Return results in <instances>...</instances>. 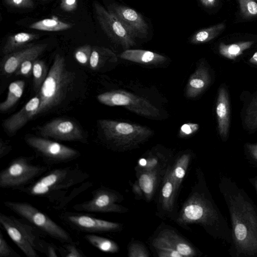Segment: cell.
I'll return each mask as SVG.
<instances>
[{
	"mask_svg": "<svg viewBox=\"0 0 257 257\" xmlns=\"http://www.w3.org/2000/svg\"><path fill=\"white\" fill-rule=\"evenodd\" d=\"M219 189L230 219L232 257H257V206L231 177H220Z\"/></svg>",
	"mask_w": 257,
	"mask_h": 257,
	"instance_id": "cell-1",
	"label": "cell"
},
{
	"mask_svg": "<svg viewBox=\"0 0 257 257\" xmlns=\"http://www.w3.org/2000/svg\"><path fill=\"white\" fill-rule=\"evenodd\" d=\"M182 215L185 220L202 225L213 238L230 244L231 242L230 227L213 200L204 181L193 200L184 206Z\"/></svg>",
	"mask_w": 257,
	"mask_h": 257,
	"instance_id": "cell-2",
	"label": "cell"
},
{
	"mask_svg": "<svg viewBox=\"0 0 257 257\" xmlns=\"http://www.w3.org/2000/svg\"><path fill=\"white\" fill-rule=\"evenodd\" d=\"M88 178L89 175L76 166L57 168L19 190L30 196L44 197L54 206L63 200L72 187Z\"/></svg>",
	"mask_w": 257,
	"mask_h": 257,
	"instance_id": "cell-3",
	"label": "cell"
},
{
	"mask_svg": "<svg viewBox=\"0 0 257 257\" xmlns=\"http://www.w3.org/2000/svg\"><path fill=\"white\" fill-rule=\"evenodd\" d=\"M74 80V74L66 68L64 57L56 54L47 76L37 95L40 105L35 117L59 104L66 97Z\"/></svg>",
	"mask_w": 257,
	"mask_h": 257,
	"instance_id": "cell-4",
	"label": "cell"
},
{
	"mask_svg": "<svg viewBox=\"0 0 257 257\" xmlns=\"http://www.w3.org/2000/svg\"><path fill=\"white\" fill-rule=\"evenodd\" d=\"M34 158L33 156H21L12 160L0 172V187L20 190L48 170L47 165L33 164Z\"/></svg>",
	"mask_w": 257,
	"mask_h": 257,
	"instance_id": "cell-5",
	"label": "cell"
},
{
	"mask_svg": "<svg viewBox=\"0 0 257 257\" xmlns=\"http://www.w3.org/2000/svg\"><path fill=\"white\" fill-rule=\"evenodd\" d=\"M4 204L9 209L35 226L45 235L63 243L74 242L69 232L30 203L9 200L5 201Z\"/></svg>",
	"mask_w": 257,
	"mask_h": 257,
	"instance_id": "cell-6",
	"label": "cell"
},
{
	"mask_svg": "<svg viewBox=\"0 0 257 257\" xmlns=\"http://www.w3.org/2000/svg\"><path fill=\"white\" fill-rule=\"evenodd\" d=\"M98 123L106 140L117 146L134 145L152 134L148 127L136 124L105 119Z\"/></svg>",
	"mask_w": 257,
	"mask_h": 257,
	"instance_id": "cell-7",
	"label": "cell"
},
{
	"mask_svg": "<svg viewBox=\"0 0 257 257\" xmlns=\"http://www.w3.org/2000/svg\"><path fill=\"white\" fill-rule=\"evenodd\" d=\"M25 142L47 166L67 163L80 156L78 151L46 138L29 136Z\"/></svg>",
	"mask_w": 257,
	"mask_h": 257,
	"instance_id": "cell-8",
	"label": "cell"
},
{
	"mask_svg": "<svg viewBox=\"0 0 257 257\" xmlns=\"http://www.w3.org/2000/svg\"><path fill=\"white\" fill-rule=\"evenodd\" d=\"M97 100L109 106H122L143 116L155 118L160 115V111L149 101L123 90H114L99 94Z\"/></svg>",
	"mask_w": 257,
	"mask_h": 257,
	"instance_id": "cell-9",
	"label": "cell"
},
{
	"mask_svg": "<svg viewBox=\"0 0 257 257\" xmlns=\"http://www.w3.org/2000/svg\"><path fill=\"white\" fill-rule=\"evenodd\" d=\"M93 6L99 25L112 41L126 50L136 45L135 38L115 15L97 2L94 3Z\"/></svg>",
	"mask_w": 257,
	"mask_h": 257,
	"instance_id": "cell-10",
	"label": "cell"
},
{
	"mask_svg": "<svg viewBox=\"0 0 257 257\" xmlns=\"http://www.w3.org/2000/svg\"><path fill=\"white\" fill-rule=\"evenodd\" d=\"M59 218L73 229L90 234L113 232L120 228L117 223L79 213L63 212L60 214Z\"/></svg>",
	"mask_w": 257,
	"mask_h": 257,
	"instance_id": "cell-11",
	"label": "cell"
},
{
	"mask_svg": "<svg viewBox=\"0 0 257 257\" xmlns=\"http://www.w3.org/2000/svg\"><path fill=\"white\" fill-rule=\"evenodd\" d=\"M92 197L88 200L75 204L74 210L79 212L106 213L118 212L120 207L116 203L118 196L114 191L101 187L94 190Z\"/></svg>",
	"mask_w": 257,
	"mask_h": 257,
	"instance_id": "cell-12",
	"label": "cell"
},
{
	"mask_svg": "<svg viewBox=\"0 0 257 257\" xmlns=\"http://www.w3.org/2000/svg\"><path fill=\"white\" fill-rule=\"evenodd\" d=\"M42 137L50 138L57 140L83 141L82 130L74 121L66 118L53 119L38 127Z\"/></svg>",
	"mask_w": 257,
	"mask_h": 257,
	"instance_id": "cell-13",
	"label": "cell"
},
{
	"mask_svg": "<svg viewBox=\"0 0 257 257\" xmlns=\"http://www.w3.org/2000/svg\"><path fill=\"white\" fill-rule=\"evenodd\" d=\"M107 10L116 17L133 37H147L149 27L139 13L131 8L116 4H110Z\"/></svg>",
	"mask_w": 257,
	"mask_h": 257,
	"instance_id": "cell-14",
	"label": "cell"
},
{
	"mask_svg": "<svg viewBox=\"0 0 257 257\" xmlns=\"http://www.w3.org/2000/svg\"><path fill=\"white\" fill-rule=\"evenodd\" d=\"M47 44H39L7 54L2 63L4 75L15 73L21 64L30 58L37 59L46 49Z\"/></svg>",
	"mask_w": 257,
	"mask_h": 257,
	"instance_id": "cell-15",
	"label": "cell"
},
{
	"mask_svg": "<svg viewBox=\"0 0 257 257\" xmlns=\"http://www.w3.org/2000/svg\"><path fill=\"white\" fill-rule=\"evenodd\" d=\"M40 101L39 97L36 95L18 112L6 119L3 123V126L7 133L12 135L15 134L28 121L34 117L39 106Z\"/></svg>",
	"mask_w": 257,
	"mask_h": 257,
	"instance_id": "cell-16",
	"label": "cell"
},
{
	"mask_svg": "<svg viewBox=\"0 0 257 257\" xmlns=\"http://www.w3.org/2000/svg\"><path fill=\"white\" fill-rule=\"evenodd\" d=\"M0 224L11 239L27 256H39L37 250L33 247L24 233L14 221L12 216L1 213Z\"/></svg>",
	"mask_w": 257,
	"mask_h": 257,
	"instance_id": "cell-17",
	"label": "cell"
},
{
	"mask_svg": "<svg viewBox=\"0 0 257 257\" xmlns=\"http://www.w3.org/2000/svg\"><path fill=\"white\" fill-rule=\"evenodd\" d=\"M228 93L225 88L218 90L216 105L218 130L220 136L225 141L228 136L230 124V104Z\"/></svg>",
	"mask_w": 257,
	"mask_h": 257,
	"instance_id": "cell-18",
	"label": "cell"
},
{
	"mask_svg": "<svg viewBox=\"0 0 257 257\" xmlns=\"http://www.w3.org/2000/svg\"><path fill=\"white\" fill-rule=\"evenodd\" d=\"M12 219L33 247L37 251L46 254L47 250L50 242L45 240L42 237L43 233L40 230L25 219L17 218L12 216Z\"/></svg>",
	"mask_w": 257,
	"mask_h": 257,
	"instance_id": "cell-19",
	"label": "cell"
},
{
	"mask_svg": "<svg viewBox=\"0 0 257 257\" xmlns=\"http://www.w3.org/2000/svg\"><path fill=\"white\" fill-rule=\"evenodd\" d=\"M210 82L208 69L204 65H200L189 79L186 89V96L190 98L197 96L207 87Z\"/></svg>",
	"mask_w": 257,
	"mask_h": 257,
	"instance_id": "cell-20",
	"label": "cell"
},
{
	"mask_svg": "<svg viewBox=\"0 0 257 257\" xmlns=\"http://www.w3.org/2000/svg\"><path fill=\"white\" fill-rule=\"evenodd\" d=\"M120 57L136 63L149 64L162 63L166 60L160 54L140 49H126L120 54Z\"/></svg>",
	"mask_w": 257,
	"mask_h": 257,
	"instance_id": "cell-21",
	"label": "cell"
},
{
	"mask_svg": "<svg viewBox=\"0 0 257 257\" xmlns=\"http://www.w3.org/2000/svg\"><path fill=\"white\" fill-rule=\"evenodd\" d=\"M40 36L37 34L20 32L10 36L3 48V53L7 55L25 47L29 43L38 39Z\"/></svg>",
	"mask_w": 257,
	"mask_h": 257,
	"instance_id": "cell-22",
	"label": "cell"
},
{
	"mask_svg": "<svg viewBox=\"0 0 257 257\" xmlns=\"http://www.w3.org/2000/svg\"><path fill=\"white\" fill-rule=\"evenodd\" d=\"M25 82L18 80L12 82L9 86L6 99L0 104V110L5 112L12 108L22 97L25 88Z\"/></svg>",
	"mask_w": 257,
	"mask_h": 257,
	"instance_id": "cell-23",
	"label": "cell"
},
{
	"mask_svg": "<svg viewBox=\"0 0 257 257\" xmlns=\"http://www.w3.org/2000/svg\"><path fill=\"white\" fill-rule=\"evenodd\" d=\"M225 28V24L220 23L201 29L193 35L190 42L194 44L204 43L217 37Z\"/></svg>",
	"mask_w": 257,
	"mask_h": 257,
	"instance_id": "cell-24",
	"label": "cell"
},
{
	"mask_svg": "<svg viewBox=\"0 0 257 257\" xmlns=\"http://www.w3.org/2000/svg\"><path fill=\"white\" fill-rule=\"evenodd\" d=\"M253 41H242L231 44L220 43L219 52L221 55L229 59H235L243 52L249 49L253 44Z\"/></svg>",
	"mask_w": 257,
	"mask_h": 257,
	"instance_id": "cell-25",
	"label": "cell"
},
{
	"mask_svg": "<svg viewBox=\"0 0 257 257\" xmlns=\"http://www.w3.org/2000/svg\"><path fill=\"white\" fill-rule=\"evenodd\" d=\"M72 26L57 19H45L31 24L29 28L40 31L58 32L71 28Z\"/></svg>",
	"mask_w": 257,
	"mask_h": 257,
	"instance_id": "cell-26",
	"label": "cell"
},
{
	"mask_svg": "<svg viewBox=\"0 0 257 257\" xmlns=\"http://www.w3.org/2000/svg\"><path fill=\"white\" fill-rule=\"evenodd\" d=\"M84 238L90 244L105 252L114 253L118 250V247L113 241L94 234H86Z\"/></svg>",
	"mask_w": 257,
	"mask_h": 257,
	"instance_id": "cell-27",
	"label": "cell"
},
{
	"mask_svg": "<svg viewBox=\"0 0 257 257\" xmlns=\"http://www.w3.org/2000/svg\"><path fill=\"white\" fill-rule=\"evenodd\" d=\"M156 175L154 171H145L139 178V186L145 194L150 198L153 194L156 185Z\"/></svg>",
	"mask_w": 257,
	"mask_h": 257,
	"instance_id": "cell-28",
	"label": "cell"
},
{
	"mask_svg": "<svg viewBox=\"0 0 257 257\" xmlns=\"http://www.w3.org/2000/svg\"><path fill=\"white\" fill-rule=\"evenodd\" d=\"M115 58V54L110 50L104 47L94 46L92 47L89 64L92 69L95 70L99 67L102 61Z\"/></svg>",
	"mask_w": 257,
	"mask_h": 257,
	"instance_id": "cell-29",
	"label": "cell"
},
{
	"mask_svg": "<svg viewBox=\"0 0 257 257\" xmlns=\"http://www.w3.org/2000/svg\"><path fill=\"white\" fill-rule=\"evenodd\" d=\"M48 73L47 66L45 62L42 60L36 59L33 64L32 74L34 88L37 93L45 80Z\"/></svg>",
	"mask_w": 257,
	"mask_h": 257,
	"instance_id": "cell-30",
	"label": "cell"
},
{
	"mask_svg": "<svg viewBox=\"0 0 257 257\" xmlns=\"http://www.w3.org/2000/svg\"><path fill=\"white\" fill-rule=\"evenodd\" d=\"M189 159V155H182L176 162L173 169L170 172L177 190L185 175Z\"/></svg>",
	"mask_w": 257,
	"mask_h": 257,
	"instance_id": "cell-31",
	"label": "cell"
},
{
	"mask_svg": "<svg viewBox=\"0 0 257 257\" xmlns=\"http://www.w3.org/2000/svg\"><path fill=\"white\" fill-rule=\"evenodd\" d=\"M176 190L177 189L175 182L171 177L170 172L168 171L162 189L163 203L166 208L169 209L172 206Z\"/></svg>",
	"mask_w": 257,
	"mask_h": 257,
	"instance_id": "cell-32",
	"label": "cell"
},
{
	"mask_svg": "<svg viewBox=\"0 0 257 257\" xmlns=\"http://www.w3.org/2000/svg\"><path fill=\"white\" fill-rule=\"evenodd\" d=\"M244 122L249 130H257V96L252 99L247 108Z\"/></svg>",
	"mask_w": 257,
	"mask_h": 257,
	"instance_id": "cell-33",
	"label": "cell"
},
{
	"mask_svg": "<svg viewBox=\"0 0 257 257\" xmlns=\"http://www.w3.org/2000/svg\"><path fill=\"white\" fill-rule=\"evenodd\" d=\"M92 183L89 181L83 182L77 187H75L72 190L69 195H67L63 200L58 204L53 206L55 210L63 209L73 199L82 192L85 191L92 186Z\"/></svg>",
	"mask_w": 257,
	"mask_h": 257,
	"instance_id": "cell-34",
	"label": "cell"
},
{
	"mask_svg": "<svg viewBox=\"0 0 257 257\" xmlns=\"http://www.w3.org/2000/svg\"><path fill=\"white\" fill-rule=\"evenodd\" d=\"M240 14L245 19L257 16V3L255 0H237Z\"/></svg>",
	"mask_w": 257,
	"mask_h": 257,
	"instance_id": "cell-35",
	"label": "cell"
},
{
	"mask_svg": "<svg viewBox=\"0 0 257 257\" xmlns=\"http://www.w3.org/2000/svg\"><path fill=\"white\" fill-rule=\"evenodd\" d=\"M58 251L63 257H86L75 242L65 243L58 247Z\"/></svg>",
	"mask_w": 257,
	"mask_h": 257,
	"instance_id": "cell-36",
	"label": "cell"
},
{
	"mask_svg": "<svg viewBox=\"0 0 257 257\" xmlns=\"http://www.w3.org/2000/svg\"><path fill=\"white\" fill-rule=\"evenodd\" d=\"M92 47L90 45H85L78 48L74 52L76 60L83 65L89 63Z\"/></svg>",
	"mask_w": 257,
	"mask_h": 257,
	"instance_id": "cell-37",
	"label": "cell"
},
{
	"mask_svg": "<svg viewBox=\"0 0 257 257\" xmlns=\"http://www.w3.org/2000/svg\"><path fill=\"white\" fill-rule=\"evenodd\" d=\"M0 257H21L7 243L2 233L0 232Z\"/></svg>",
	"mask_w": 257,
	"mask_h": 257,
	"instance_id": "cell-38",
	"label": "cell"
},
{
	"mask_svg": "<svg viewBox=\"0 0 257 257\" xmlns=\"http://www.w3.org/2000/svg\"><path fill=\"white\" fill-rule=\"evenodd\" d=\"M36 59H37L30 58L25 60L21 64L14 74L16 76H30L32 74L33 64Z\"/></svg>",
	"mask_w": 257,
	"mask_h": 257,
	"instance_id": "cell-39",
	"label": "cell"
},
{
	"mask_svg": "<svg viewBox=\"0 0 257 257\" xmlns=\"http://www.w3.org/2000/svg\"><path fill=\"white\" fill-rule=\"evenodd\" d=\"M247 156L249 164L257 168V143L245 145Z\"/></svg>",
	"mask_w": 257,
	"mask_h": 257,
	"instance_id": "cell-40",
	"label": "cell"
},
{
	"mask_svg": "<svg viewBox=\"0 0 257 257\" xmlns=\"http://www.w3.org/2000/svg\"><path fill=\"white\" fill-rule=\"evenodd\" d=\"M199 125L197 123L188 122L182 125L179 132V136L185 137L196 133L199 129Z\"/></svg>",
	"mask_w": 257,
	"mask_h": 257,
	"instance_id": "cell-41",
	"label": "cell"
},
{
	"mask_svg": "<svg viewBox=\"0 0 257 257\" xmlns=\"http://www.w3.org/2000/svg\"><path fill=\"white\" fill-rule=\"evenodd\" d=\"M9 6L19 9L31 8L34 6L33 0H4Z\"/></svg>",
	"mask_w": 257,
	"mask_h": 257,
	"instance_id": "cell-42",
	"label": "cell"
},
{
	"mask_svg": "<svg viewBox=\"0 0 257 257\" xmlns=\"http://www.w3.org/2000/svg\"><path fill=\"white\" fill-rule=\"evenodd\" d=\"M147 253L143 246L139 244H132L129 249L130 256H148Z\"/></svg>",
	"mask_w": 257,
	"mask_h": 257,
	"instance_id": "cell-43",
	"label": "cell"
},
{
	"mask_svg": "<svg viewBox=\"0 0 257 257\" xmlns=\"http://www.w3.org/2000/svg\"><path fill=\"white\" fill-rule=\"evenodd\" d=\"M77 7V0H61L60 7L66 12H72Z\"/></svg>",
	"mask_w": 257,
	"mask_h": 257,
	"instance_id": "cell-44",
	"label": "cell"
},
{
	"mask_svg": "<svg viewBox=\"0 0 257 257\" xmlns=\"http://www.w3.org/2000/svg\"><path fill=\"white\" fill-rule=\"evenodd\" d=\"M11 150L12 146L1 139L0 142V159L9 154Z\"/></svg>",
	"mask_w": 257,
	"mask_h": 257,
	"instance_id": "cell-45",
	"label": "cell"
},
{
	"mask_svg": "<svg viewBox=\"0 0 257 257\" xmlns=\"http://www.w3.org/2000/svg\"><path fill=\"white\" fill-rule=\"evenodd\" d=\"M159 255L162 257H182V256L176 250H160Z\"/></svg>",
	"mask_w": 257,
	"mask_h": 257,
	"instance_id": "cell-46",
	"label": "cell"
},
{
	"mask_svg": "<svg viewBox=\"0 0 257 257\" xmlns=\"http://www.w3.org/2000/svg\"><path fill=\"white\" fill-rule=\"evenodd\" d=\"M57 250H58V247L53 243H50L48 247L46 255L48 257H57Z\"/></svg>",
	"mask_w": 257,
	"mask_h": 257,
	"instance_id": "cell-47",
	"label": "cell"
},
{
	"mask_svg": "<svg viewBox=\"0 0 257 257\" xmlns=\"http://www.w3.org/2000/svg\"><path fill=\"white\" fill-rule=\"evenodd\" d=\"M202 4L206 7H213L216 4L217 0H200Z\"/></svg>",
	"mask_w": 257,
	"mask_h": 257,
	"instance_id": "cell-48",
	"label": "cell"
},
{
	"mask_svg": "<svg viewBox=\"0 0 257 257\" xmlns=\"http://www.w3.org/2000/svg\"><path fill=\"white\" fill-rule=\"evenodd\" d=\"M248 181L253 187L257 195V176L249 178Z\"/></svg>",
	"mask_w": 257,
	"mask_h": 257,
	"instance_id": "cell-49",
	"label": "cell"
},
{
	"mask_svg": "<svg viewBox=\"0 0 257 257\" xmlns=\"http://www.w3.org/2000/svg\"><path fill=\"white\" fill-rule=\"evenodd\" d=\"M249 62L251 64L257 65V51L250 58Z\"/></svg>",
	"mask_w": 257,
	"mask_h": 257,
	"instance_id": "cell-50",
	"label": "cell"
},
{
	"mask_svg": "<svg viewBox=\"0 0 257 257\" xmlns=\"http://www.w3.org/2000/svg\"><path fill=\"white\" fill-rule=\"evenodd\" d=\"M256 1H257V0H255Z\"/></svg>",
	"mask_w": 257,
	"mask_h": 257,
	"instance_id": "cell-51",
	"label": "cell"
},
{
	"mask_svg": "<svg viewBox=\"0 0 257 257\" xmlns=\"http://www.w3.org/2000/svg\"><path fill=\"white\" fill-rule=\"evenodd\" d=\"M43 1H45V0H43Z\"/></svg>",
	"mask_w": 257,
	"mask_h": 257,
	"instance_id": "cell-52",
	"label": "cell"
}]
</instances>
